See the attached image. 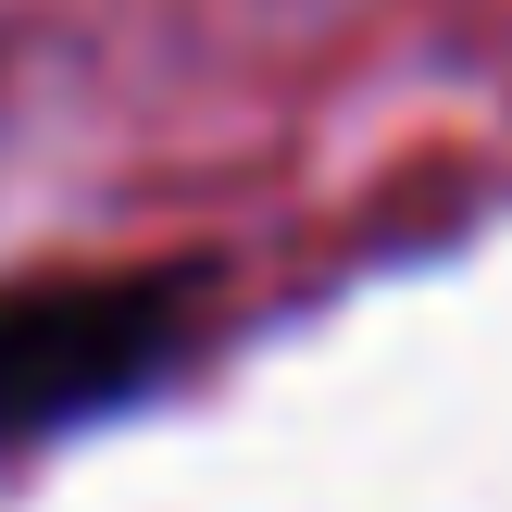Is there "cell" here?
<instances>
[{"instance_id":"obj_1","label":"cell","mask_w":512,"mask_h":512,"mask_svg":"<svg viewBox=\"0 0 512 512\" xmlns=\"http://www.w3.org/2000/svg\"><path fill=\"white\" fill-rule=\"evenodd\" d=\"M200 338V275H50L0 288V450L150 400Z\"/></svg>"}]
</instances>
